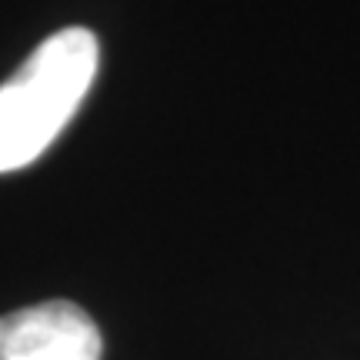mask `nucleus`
I'll return each mask as SVG.
<instances>
[{
	"label": "nucleus",
	"instance_id": "obj_1",
	"mask_svg": "<svg viewBox=\"0 0 360 360\" xmlns=\"http://www.w3.org/2000/svg\"><path fill=\"white\" fill-rule=\"evenodd\" d=\"M101 44L87 27H64L0 84V174L34 164L80 110L97 77Z\"/></svg>",
	"mask_w": 360,
	"mask_h": 360
},
{
	"label": "nucleus",
	"instance_id": "obj_2",
	"mask_svg": "<svg viewBox=\"0 0 360 360\" xmlns=\"http://www.w3.org/2000/svg\"><path fill=\"white\" fill-rule=\"evenodd\" d=\"M103 337L84 307L47 300L0 317V360H101Z\"/></svg>",
	"mask_w": 360,
	"mask_h": 360
}]
</instances>
